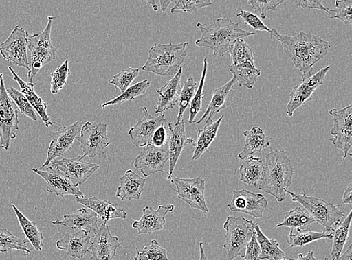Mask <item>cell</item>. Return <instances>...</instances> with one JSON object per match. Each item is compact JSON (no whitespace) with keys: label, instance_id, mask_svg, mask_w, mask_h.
Segmentation results:
<instances>
[{"label":"cell","instance_id":"obj_57","mask_svg":"<svg viewBox=\"0 0 352 260\" xmlns=\"http://www.w3.org/2000/svg\"><path fill=\"white\" fill-rule=\"evenodd\" d=\"M351 254H352V247H351V242L350 241L349 247L342 256H340V257L338 259V260H351Z\"/></svg>","mask_w":352,"mask_h":260},{"label":"cell","instance_id":"obj_64","mask_svg":"<svg viewBox=\"0 0 352 260\" xmlns=\"http://www.w3.org/2000/svg\"><path fill=\"white\" fill-rule=\"evenodd\" d=\"M266 260H267V259H266Z\"/></svg>","mask_w":352,"mask_h":260},{"label":"cell","instance_id":"obj_22","mask_svg":"<svg viewBox=\"0 0 352 260\" xmlns=\"http://www.w3.org/2000/svg\"><path fill=\"white\" fill-rule=\"evenodd\" d=\"M174 205L160 206L157 209L151 206L143 209V215L140 220L133 222V228L138 231V234H151L154 232L165 230L166 216L173 212Z\"/></svg>","mask_w":352,"mask_h":260},{"label":"cell","instance_id":"obj_41","mask_svg":"<svg viewBox=\"0 0 352 260\" xmlns=\"http://www.w3.org/2000/svg\"><path fill=\"white\" fill-rule=\"evenodd\" d=\"M197 83L195 82L192 78H188L183 88H182L181 93L179 97V112L177 118V123L184 119V113L193 99V96L197 88Z\"/></svg>","mask_w":352,"mask_h":260},{"label":"cell","instance_id":"obj_43","mask_svg":"<svg viewBox=\"0 0 352 260\" xmlns=\"http://www.w3.org/2000/svg\"><path fill=\"white\" fill-rule=\"evenodd\" d=\"M208 63L206 59L204 60V66H203V71L201 75V78L200 80L199 86L196 91L193 99L190 103V118H189V124H192L195 123V119L196 116L198 115V113L202 110V99L204 97V83H206V79L207 76Z\"/></svg>","mask_w":352,"mask_h":260},{"label":"cell","instance_id":"obj_56","mask_svg":"<svg viewBox=\"0 0 352 260\" xmlns=\"http://www.w3.org/2000/svg\"><path fill=\"white\" fill-rule=\"evenodd\" d=\"M289 260H318L314 256V252L309 250L306 256L298 255V259L290 258Z\"/></svg>","mask_w":352,"mask_h":260},{"label":"cell","instance_id":"obj_25","mask_svg":"<svg viewBox=\"0 0 352 260\" xmlns=\"http://www.w3.org/2000/svg\"><path fill=\"white\" fill-rule=\"evenodd\" d=\"M52 224L71 227L72 229L85 231L89 233L96 234L99 230L97 215L87 208H82L72 214L65 215L63 220L54 221Z\"/></svg>","mask_w":352,"mask_h":260},{"label":"cell","instance_id":"obj_10","mask_svg":"<svg viewBox=\"0 0 352 260\" xmlns=\"http://www.w3.org/2000/svg\"><path fill=\"white\" fill-rule=\"evenodd\" d=\"M170 182L177 187V197L186 202L193 209L201 211L204 215L209 213L204 191L206 180L198 176L193 178H170Z\"/></svg>","mask_w":352,"mask_h":260},{"label":"cell","instance_id":"obj_7","mask_svg":"<svg viewBox=\"0 0 352 260\" xmlns=\"http://www.w3.org/2000/svg\"><path fill=\"white\" fill-rule=\"evenodd\" d=\"M55 17L48 16L47 24L43 32L28 37V50L31 56V68L28 72V83H32L41 69L56 60L57 48L52 43L51 34Z\"/></svg>","mask_w":352,"mask_h":260},{"label":"cell","instance_id":"obj_9","mask_svg":"<svg viewBox=\"0 0 352 260\" xmlns=\"http://www.w3.org/2000/svg\"><path fill=\"white\" fill-rule=\"evenodd\" d=\"M80 135L76 137L80 147L86 157L103 158L105 149L111 144L108 136V126L105 123H87L80 128Z\"/></svg>","mask_w":352,"mask_h":260},{"label":"cell","instance_id":"obj_33","mask_svg":"<svg viewBox=\"0 0 352 260\" xmlns=\"http://www.w3.org/2000/svg\"><path fill=\"white\" fill-rule=\"evenodd\" d=\"M12 207L19 219V224L24 235H25L26 240L31 244L36 250L42 251L43 250V234L38 230L36 222L29 220L14 205H12Z\"/></svg>","mask_w":352,"mask_h":260},{"label":"cell","instance_id":"obj_42","mask_svg":"<svg viewBox=\"0 0 352 260\" xmlns=\"http://www.w3.org/2000/svg\"><path fill=\"white\" fill-rule=\"evenodd\" d=\"M6 92L20 110L21 115L28 117L32 121H38L37 113L32 108L25 95L14 87L6 88Z\"/></svg>","mask_w":352,"mask_h":260},{"label":"cell","instance_id":"obj_24","mask_svg":"<svg viewBox=\"0 0 352 260\" xmlns=\"http://www.w3.org/2000/svg\"><path fill=\"white\" fill-rule=\"evenodd\" d=\"M91 239V235L85 231L67 233L56 242V246L57 249L65 250L71 257L81 259L87 255Z\"/></svg>","mask_w":352,"mask_h":260},{"label":"cell","instance_id":"obj_48","mask_svg":"<svg viewBox=\"0 0 352 260\" xmlns=\"http://www.w3.org/2000/svg\"><path fill=\"white\" fill-rule=\"evenodd\" d=\"M212 5L210 0H195V1H186V0H179L175 5L172 8L171 13L184 12L192 13L202 9V8Z\"/></svg>","mask_w":352,"mask_h":260},{"label":"cell","instance_id":"obj_55","mask_svg":"<svg viewBox=\"0 0 352 260\" xmlns=\"http://www.w3.org/2000/svg\"><path fill=\"white\" fill-rule=\"evenodd\" d=\"M351 193L352 185L349 184L345 193L343 194L342 202L343 203H345V204H352Z\"/></svg>","mask_w":352,"mask_h":260},{"label":"cell","instance_id":"obj_49","mask_svg":"<svg viewBox=\"0 0 352 260\" xmlns=\"http://www.w3.org/2000/svg\"><path fill=\"white\" fill-rule=\"evenodd\" d=\"M284 3V0H271V1H258V0H250L248 4L252 9L258 14L262 19L267 18L268 11H274L277 7Z\"/></svg>","mask_w":352,"mask_h":260},{"label":"cell","instance_id":"obj_18","mask_svg":"<svg viewBox=\"0 0 352 260\" xmlns=\"http://www.w3.org/2000/svg\"><path fill=\"white\" fill-rule=\"evenodd\" d=\"M32 172L42 177L47 183L46 191L49 193H55L56 196L64 198L72 195L76 198H85L82 191L73 185L69 178L59 169L48 167L47 170L32 169Z\"/></svg>","mask_w":352,"mask_h":260},{"label":"cell","instance_id":"obj_19","mask_svg":"<svg viewBox=\"0 0 352 260\" xmlns=\"http://www.w3.org/2000/svg\"><path fill=\"white\" fill-rule=\"evenodd\" d=\"M121 243L117 237L111 233L109 223L103 222L95 234L88 251L92 255L93 260H113L117 257V250Z\"/></svg>","mask_w":352,"mask_h":260},{"label":"cell","instance_id":"obj_27","mask_svg":"<svg viewBox=\"0 0 352 260\" xmlns=\"http://www.w3.org/2000/svg\"><path fill=\"white\" fill-rule=\"evenodd\" d=\"M9 70L12 73L13 79L19 85L21 92L25 95L31 106L38 113L41 119H42L45 126L48 128L51 126H54V123L47 113L48 104L45 102L41 99L38 95H37L35 91V84L34 83H27L25 81H23L18 74H16L11 66L9 67Z\"/></svg>","mask_w":352,"mask_h":260},{"label":"cell","instance_id":"obj_4","mask_svg":"<svg viewBox=\"0 0 352 260\" xmlns=\"http://www.w3.org/2000/svg\"><path fill=\"white\" fill-rule=\"evenodd\" d=\"M187 46L188 43L154 45L150 49L148 59L142 70L161 77L175 76L186 58Z\"/></svg>","mask_w":352,"mask_h":260},{"label":"cell","instance_id":"obj_11","mask_svg":"<svg viewBox=\"0 0 352 260\" xmlns=\"http://www.w3.org/2000/svg\"><path fill=\"white\" fill-rule=\"evenodd\" d=\"M28 32L16 26L10 36L0 45V54L4 60L30 71L28 56Z\"/></svg>","mask_w":352,"mask_h":260},{"label":"cell","instance_id":"obj_36","mask_svg":"<svg viewBox=\"0 0 352 260\" xmlns=\"http://www.w3.org/2000/svg\"><path fill=\"white\" fill-rule=\"evenodd\" d=\"M256 238L261 248V257L262 259H285V255L280 248V244L276 239H270L260 229L259 225L256 223L255 226Z\"/></svg>","mask_w":352,"mask_h":260},{"label":"cell","instance_id":"obj_35","mask_svg":"<svg viewBox=\"0 0 352 260\" xmlns=\"http://www.w3.org/2000/svg\"><path fill=\"white\" fill-rule=\"evenodd\" d=\"M352 211L340 224L335 227L332 231L333 246L331 252L332 260H338L341 256L342 250L345 247L349 239L350 225L351 222Z\"/></svg>","mask_w":352,"mask_h":260},{"label":"cell","instance_id":"obj_13","mask_svg":"<svg viewBox=\"0 0 352 260\" xmlns=\"http://www.w3.org/2000/svg\"><path fill=\"white\" fill-rule=\"evenodd\" d=\"M79 123H75L69 126H57L49 133L52 142L49 145L47 159L43 167H48L52 162L63 156L74 145L76 137L80 132Z\"/></svg>","mask_w":352,"mask_h":260},{"label":"cell","instance_id":"obj_46","mask_svg":"<svg viewBox=\"0 0 352 260\" xmlns=\"http://www.w3.org/2000/svg\"><path fill=\"white\" fill-rule=\"evenodd\" d=\"M70 75L69 60H65L60 67L52 73L51 92L52 94H58L65 84Z\"/></svg>","mask_w":352,"mask_h":260},{"label":"cell","instance_id":"obj_8","mask_svg":"<svg viewBox=\"0 0 352 260\" xmlns=\"http://www.w3.org/2000/svg\"><path fill=\"white\" fill-rule=\"evenodd\" d=\"M18 108L8 95L3 74H0V149H10L19 131Z\"/></svg>","mask_w":352,"mask_h":260},{"label":"cell","instance_id":"obj_16","mask_svg":"<svg viewBox=\"0 0 352 260\" xmlns=\"http://www.w3.org/2000/svg\"><path fill=\"white\" fill-rule=\"evenodd\" d=\"M268 202L263 194L252 193L247 189L234 191L228 207L234 213H242L256 218L263 217Z\"/></svg>","mask_w":352,"mask_h":260},{"label":"cell","instance_id":"obj_3","mask_svg":"<svg viewBox=\"0 0 352 260\" xmlns=\"http://www.w3.org/2000/svg\"><path fill=\"white\" fill-rule=\"evenodd\" d=\"M265 158L263 178L258 188L282 202L292 183L294 168L284 150H272Z\"/></svg>","mask_w":352,"mask_h":260},{"label":"cell","instance_id":"obj_14","mask_svg":"<svg viewBox=\"0 0 352 260\" xmlns=\"http://www.w3.org/2000/svg\"><path fill=\"white\" fill-rule=\"evenodd\" d=\"M330 67H327L316 74L302 80V82L294 86L290 94V100L286 107V113L292 117L294 111L298 109L309 101H312V96L316 89L323 84L327 73Z\"/></svg>","mask_w":352,"mask_h":260},{"label":"cell","instance_id":"obj_53","mask_svg":"<svg viewBox=\"0 0 352 260\" xmlns=\"http://www.w3.org/2000/svg\"><path fill=\"white\" fill-rule=\"evenodd\" d=\"M261 254V248L256 238V232H254L247 248H245L243 259L245 260H260Z\"/></svg>","mask_w":352,"mask_h":260},{"label":"cell","instance_id":"obj_47","mask_svg":"<svg viewBox=\"0 0 352 260\" xmlns=\"http://www.w3.org/2000/svg\"><path fill=\"white\" fill-rule=\"evenodd\" d=\"M335 12L332 19H339L351 26L352 24V0H337L336 1V9L331 10V13Z\"/></svg>","mask_w":352,"mask_h":260},{"label":"cell","instance_id":"obj_58","mask_svg":"<svg viewBox=\"0 0 352 260\" xmlns=\"http://www.w3.org/2000/svg\"><path fill=\"white\" fill-rule=\"evenodd\" d=\"M172 2H173V0H170V1H163V0H160V3L162 11L163 12H165L168 9V5Z\"/></svg>","mask_w":352,"mask_h":260},{"label":"cell","instance_id":"obj_51","mask_svg":"<svg viewBox=\"0 0 352 260\" xmlns=\"http://www.w3.org/2000/svg\"><path fill=\"white\" fill-rule=\"evenodd\" d=\"M168 124L160 126L153 134L151 143L155 147L168 150L169 131Z\"/></svg>","mask_w":352,"mask_h":260},{"label":"cell","instance_id":"obj_21","mask_svg":"<svg viewBox=\"0 0 352 260\" xmlns=\"http://www.w3.org/2000/svg\"><path fill=\"white\" fill-rule=\"evenodd\" d=\"M168 128L169 131L168 152L170 165L166 178L167 180H170L172 176H173L178 159L181 156L185 146L193 145L194 141L187 136L184 119L179 123H168Z\"/></svg>","mask_w":352,"mask_h":260},{"label":"cell","instance_id":"obj_62","mask_svg":"<svg viewBox=\"0 0 352 260\" xmlns=\"http://www.w3.org/2000/svg\"><path fill=\"white\" fill-rule=\"evenodd\" d=\"M272 260H289V259H286V258H285V259H272Z\"/></svg>","mask_w":352,"mask_h":260},{"label":"cell","instance_id":"obj_23","mask_svg":"<svg viewBox=\"0 0 352 260\" xmlns=\"http://www.w3.org/2000/svg\"><path fill=\"white\" fill-rule=\"evenodd\" d=\"M183 68L179 69L173 78L160 88L157 93L160 95L157 106L155 107V113H165L166 110L174 108L179 101V93L182 91V77Z\"/></svg>","mask_w":352,"mask_h":260},{"label":"cell","instance_id":"obj_59","mask_svg":"<svg viewBox=\"0 0 352 260\" xmlns=\"http://www.w3.org/2000/svg\"><path fill=\"white\" fill-rule=\"evenodd\" d=\"M137 254L134 258L135 260H149L142 252H139L138 248H136Z\"/></svg>","mask_w":352,"mask_h":260},{"label":"cell","instance_id":"obj_44","mask_svg":"<svg viewBox=\"0 0 352 260\" xmlns=\"http://www.w3.org/2000/svg\"><path fill=\"white\" fill-rule=\"evenodd\" d=\"M230 54L233 64L250 62L255 66V58H254L252 48L243 39L236 40Z\"/></svg>","mask_w":352,"mask_h":260},{"label":"cell","instance_id":"obj_5","mask_svg":"<svg viewBox=\"0 0 352 260\" xmlns=\"http://www.w3.org/2000/svg\"><path fill=\"white\" fill-rule=\"evenodd\" d=\"M294 202H298L305 207L307 212L313 217L315 222L324 226L325 233H331L335 227L343 222L346 215L336 206L326 200L307 196L306 192L302 194L288 191Z\"/></svg>","mask_w":352,"mask_h":260},{"label":"cell","instance_id":"obj_54","mask_svg":"<svg viewBox=\"0 0 352 260\" xmlns=\"http://www.w3.org/2000/svg\"><path fill=\"white\" fill-rule=\"evenodd\" d=\"M292 3L297 8H302V9H313L324 11L331 14V10L327 9L322 5V0H293Z\"/></svg>","mask_w":352,"mask_h":260},{"label":"cell","instance_id":"obj_39","mask_svg":"<svg viewBox=\"0 0 352 260\" xmlns=\"http://www.w3.org/2000/svg\"><path fill=\"white\" fill-rule=\"evenodd\" d=\"M26 240L16 237L7 229L0 228V253L6 254L8 252L17 250L22 251L24 255H29L30 250L27 247Z\"/></svg>","mask_w":352,"mask_h":260},{"label":"cell","instance_id":"obj_32","mask_svg":"<svg viewBox=\"0 0 352 260\" xmlns=\"http://www.w3.org/2000/svg\"><path fill=\"white\" fill-rule=\"evenodd\" d=\"M265 163L261 158L250 157L244 160L239 169L240 180L245 184L258 187L263 178Z\"/></svg>","mask_w":352,"mask_h":260},{"label":"cell","instance_id":"obj_31","mask_svg":"<svg viewBox=\"0 0 352 260\" xmlns=\"http://www.w3.org/2000/svg\"><path fill=\"white\" fill-rule=\"evenodd\" d=\"M224 117L225 115L216 121H208L201 129L198 130V137L193 144L195 150L192 158V161L200 158L203 154L209 149L211 143L215 140L218 130Z\"/></svg>","mask_w":352,"mask_h":260},{"label":"cell","instance_id":"obj_45","mask_svg":"<svg viewBox=\"0 0 352 260\" xmlns=\"http://www.w3.org/2000/svg\"><path fill=\"white\" fill-rule=\"evenodd\" d=\"M139 73H140V69H138L129 68L122 70L118 75H114L112 80L109 81V83L116 86L122 93H124L139 75Z\"/></svg>","mask_w":352,"mask_h":260},{"label":"cell","instance_id":"obj_61","mask_svg":"<svg viewBox=\"0 0 352 260\" xmlns=\"http://www.w3.org/2000/svg\"><path fill=\"white\" fill-rule=\"evenodd\" d=\"M146 3L151 4L155 12H158V6L157 5V2H155V0H152V1H148V0H146Z\"/></svg>","mask_w":352,"mask_h":260},{"label":"cell","instance_id":"obj_15","mask_svg":"<svg viewBox=\"0 0 352 260\" xmlns=\"http://www.w3.org/2000/svg\"><path fill=\"white\" fill-rule=\"evenodd\" d=\"M85 158L84 154H82L74 158L54 160L48 167L59 169L69 178L74 185L78 187L83 185L100 167V165L85 161Z\"/></svg>","mask_w":352,"mask_h":260},{"label":"cell","instance_id":"obj_63","mask_svg":"<svg viewBox=\"0 0 352 260\" xmlns=\"http://www.w3.org/2000/svg\"><path fill=\"white\" fill-rule=\"evenodd\" d=\"M324 260H329V258H327V257H326V258L324 259Z\"/></svg>","mask_w":352,"mask_h":260},{"label":"cell","instance_id":"obj_37","mask_svg":"<svg viewBox=\"0 0 352 260\" xmlns=\"http://www.w3.org/2000/svg\"><path fill=\"white\" fill-rule=\"evenodd\" d=\"M315 220L305 209L296 207L285 214L284 220L276 227H290L292 230H302L308 228L310 224L315 223Z\"/></svg>","mask_w":352,"mask_h":260},{"label":"cell","instance_id":"obj_28","mask_svg":"<svg viewBox=\"0 0 352 260\" xmlns=\"http://www.w3.org/2000/svg\"><path fill=\"white\" fill-rule=\"evenodd\" d=\"M146 180L129 169L120 178V185L117 190V197L121 200H139L144 191Z\"/></svg>","mask_w":352,"mask_h":260},{"label":"cell","instance_id":"obj_38","mask_svg":"<svg viewBox=\"0 0 352 260\" xmlns=\"http://www.w3.org/2000/svg\"><path fill=\"white\" fill-rule=\"evenodd\" d=\"M296 231V233H294L291 230L289 234L287 242L292 248L304 247L322 239H332V233H318L309 228Z\"/></svg>","mask_w":352,"mask_h":260},{"label":"cell","instance_id":"obj_2","mask_svg":"<svg viewBox=\"0 0 352 260\" xmlns=\"http://www.w3.org/2000/svg\"><path fill=\"white\" fill-rule=\"evenodd\" d=\"M197 27L201 37L196 40L195 45L210 49L219 58L230 54L237 40L256 35V32L241 29L239 23L225 18L218 19L207 26L198 23Z\"/></svg>","mask_w":352,"mask_h":260},{"label":"cell","instance_id":"obj_26","mask_svg":"<svg viewBox=\"0 0 352 260\" xmlns=\"http://www.w3.org/2000/svg\"><path fill=\"white\" fill-rule=\"evenodd\" d=\"M79 204L86 206L99 216L102 222H107L111 219H126V212L119 206L104 200H100L96 197L93 198H76Z\"/></svg>","mask_w":352,"mask_h":260},{"label":"cell","instance_id":"obj_29","mask_svg":"<svg viewBox=\"0 0 352 260\" xmlns=\"http://www.w3.org/2000/svg\"><path fill=\"white\" fill-rule=\"evenodd\" d=\"M245 143L243 151L239 154V158L245 160L254 154L269 148L271 146V138H269L258 126H253L250 131L243 132Z\"/></svg>","mask_w":352,"mask_h":260},{"label":"cell","instance_id":"obj_34","mask_svg":"<svg viewBox=\"0 0 352 260\" xmlns=\"http://www.w3.org/2000/svg\"><path fill=\"white\" fill-rule=\"evenodd\" d=\"M230 72L239 82L240 86H245L252 89L255 86L258 78L261 75V70L253 66L250 62H244L239 64H232Z\"/></svg>","mask_w":352,"mask_h":260},{"label":"cell","instance_id":"obj_20","mask_svg":"<svg viewBox=\"0 0 352 260\" xmlns=\"http://www.w3.org/2000/svg\"><path fill=\"white\" fill-rule=\"evenodd\" d=\"M142 111L144 115V118L129 131L131 141L136 147H145L146 145L150 144L155 130L162 125L168 123L165 113L154 117L150 115L146 107L142 108Z\"/></svg>","mask_w":352,"mask_h":260},{"label":"cell","instance_id":"obj_17","mask_svg":"<svg viewBox=\"0 0 352 260\" xmlns=\"http://www.w3.org/2000/svg\"><path fill=\"white\" fill-rule=\"evenodd\" d=\"M168 161V150L155 147L150 143L135 158L134 166L145 177H148L159 172H165V165Z\"/></svg>","mask_w":352,"mask_h":260},{"label":"cell","instance_id":"obj_1","mask_svg":"<svg viewBox=\"0 0 352 260\" xmlns=\"http://www.w3.org/2000/svg\"><path fill=\"white\" fill-rule=\"evenodd\" d=\"M269 34L281 43L284 53L292 60L294 68L302 73V80L312 76L314 67L325 58L331 47L330 43L304 31L292 37L281 35L272 29Z\"/></svg>","mask_w":352,"mask_h":260},{"label":"cell","instance_id":"obj_12","mask_svg":"<svg viewBox=\"0 0 352 260\" xmlns=\"http://www.w3.org/2000/svg\"><path fill=\"white\" fill-rule=\"evenodd\" d=\"M329 113L333 119L331 141L336 147L343 152L342 159L345 160L352 146V106L349 105L341 110L333 108Z\"/></svg>","mask_w":352,"mask_h":260},{"label":"cell","instance_id":"obj_30","mask_svg":"<svg viewBox=\"0 0 352 260\" xmlns=\"http://www.w3.org/2000/svg\"><path fill=\"white\" fill-rule=\"evenodd\" d=\"M235 82L236 80L233 78L224 86L214 89L206 111L204 112L199 120L195 121L196 124L202 123L204 120H206V123L212 121L218 113L226 108V100L229 93L232 92Z\"/></svg>","mask_w":352,"mask_h":260},{"label":"cell","instance_id":"obj_60","mask_svg":"<svg viewBox=\"0 0 352 260\" xmlns=\"http://www.w3.org/2000/svg\"><path fill=\"white\" fill-rule=\"evenodd\" d=\"M203 246H204V243L200 242L199 243L200 260H208V257H207L206 253H204V250Z\"/></svg>","mask_w":352,"mask_h":260},{"label":"cell","instance_id":"obj_6","mask_svg":"<svg viewBox=\"0 0 352 260\" xmlns=\"http://www.w3.org/2000/svg\"><path fill=\"white\" fill-rule=\"evenodd\" d=\"M256 222L243 217L228 216L223 225L226 231L223 248L227 251V259H243L245 248L255 232Z\"/></svg>","mask_w":352,"mask_h":260},{"label":"cell","instance_id":"obj_52","mask_svg":"<svg viewBox=\"0 0 352 260\" xmlns=\"http://www.w3.org/2000/svg\"><path fill=\"white\" fill-rule=\"evenodd\" d=\"M236 16L247 23L248 25L253 28V29L266 31L267 32H271V29L256 14L248 11L241 10L239 14H236Z\"/></svg>","mask_w":352,"mask_h":260},{"label":"cell","instance_id":"obj_40","mask_svg":"<svg viewBox=\"0 0 352 260\" xmlns=\"http://www.w3.org/2000/svg\"><path fill=\"white\" fill-rule=\"evenodd\" d=\"M150 86L151 82L147 79L130 86L124 93L117 97L116 99L102 104V108L104 110L108 106L121 104L128 101H134L137 97L144 95Z\"/></svg>","mask_w":352,"mask_h":260},{"label":"cell","instance_id":"obj_50","mask_svg":"<svg viewBox=\"0 0 352 260\" xmlns=\"http://www.w3.org/2000/svg\"><path fill=\"white\" fill-rule=\"evenodd\" d=\"M142 253L149 260H168L167 249L162 248L157 240H152L151 245L144 248Z\"/></svg>","mask_w":352,"mask_h":260}]
</instances>
